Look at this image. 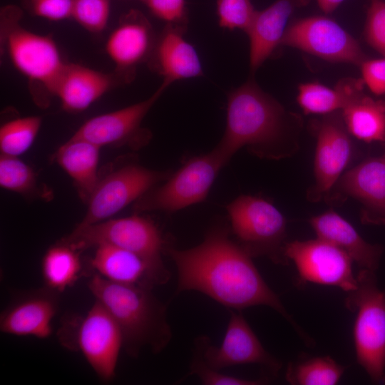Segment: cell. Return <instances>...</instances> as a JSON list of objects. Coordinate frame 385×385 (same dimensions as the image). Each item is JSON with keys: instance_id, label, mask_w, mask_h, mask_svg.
<instances>
[{"instance_id": "1", "label": "cell", "mask_w": 385, "mask_h": 385, "mask_svg": "<svg viewBox=\"0 0 385 385\" xmlns=\"http://www.w3.org/2000/svg\"><path fill=\"white\" fill-rule=\"evenodd\" d=\"M166 250L177 268L178 293L200 292L237 311L268 306L298 328L261 276L252 255L234 242L225 228L210 230L203 241L192 248Z\"/></svg>"}, {"instance_id": "2", "label": "cell", "mask_w": 385, "mask_h": 385, "mask_svg": "<svg viewBox=\"0 0 385 385\" xmlns=\"http://www.w3.org/2000/svg\"><path fill=\"white\" fill-rule=\"evenodd\" d=\"M285 127L282 106L249 80L227 95L225 130L215 148L227 161L245 146L261 158H284L292 154L283 146Z\"/></svg>"}, {"instance_id": "3", "label": "cell", "mask_w": 385, "mask_h": 385, "mask_svg": "<svg viewBox=\"0 0 385 385\" xmlns=\"http://www.w3.org/2000/svg\"><path fill=\"white\" fill-rule=\"evenodd\" d=\"M88 287L118 324L129 355L137 356L144 347L159 353L169 343L171 329L166 307L151 287L113 282L95 272Z\"/></svg>"}, {"instance_id": "4", "label": "cell", "mask_w": 385, "mask_h": 385, "mask_svg": "<svg viewBox=\"0 0 385 385\" xmlns=\"http://www.w3.org/2000/svg\"><path fill=\"white\" fill-rule=\"evenodd\" d=\"M356 288L347 292L346 307L356 312L354 342L356 359L372 381L385 384V292L376 272L360 270Z\"/></svg>"}, {"instance_id": "5", "label": "cell", "mask_w": 385, "mask_h": 385, "mask_svg": "<svg viewBox=\"0 0 385 385\" xmlns=\"http://www.w3.org/2000/svg\"><path fill=\"white\" fill-rule=\"evenodd\" d=\"M61 241L78 251L101 244L121 247L148 265L158 284L169 279V272L162 260L164 242L160 232L151 220L137 215L76 227Z\"/></svg>"}, {"instance_id": "6", "label": "cell", "mask_w": 385, "mask_h": 385, "mask_svg": "<svg viewBox=\"0 0 385 385\" xmlns=\"http://www.w3.org/2000/svg\"><path fill=\"white\" fill-rule=\"evenodd\" d=\"M21 16L20 9L15 6L1 10V27L8 56L21 74L52 95L66 63L54 40L22 27L19 23Z\"/></svg>"}, {"instance_id": "7", "label": "cell", "mask_w": 385, "mask_h": 385, "mask_svg": "<svg viewBox=\"0 0 385 385\" xmlns=\"http://www.w3.org/2000/svg\"><path fill=\"white\" fill-rule=\"evenodd\" d=\"M74 319L73 323L69 322L72 331L61 332V336L71 335L61 343L80 351L101 380L112 381L115 376L120 349L123 348L118 324L106 307L96 299L83 317Z\"/></svg>"}, {"instance_id": "8", "label": "cell", "mask_w": 385, "mask_h": 385, "mask_svg": "<svg viewBox=\"0 0 385 385\" xmlns=\"http://www.w3.org/2000/svg\"><path fill=\"white\" fill-rule=\"evenodd\" d=\"M227 162L216 148L190 159L162 186L139 198L135 211L175 212L203 201Z\"/></svg>"}, {"instance_id": "9", "label": "cell", "mask_w": 385, "mask_h": 385, "mask_svg": "<svg viewBox=\"0 0 385 385\" xmlns=\"http://www.w3.org/2000/svg\"><path fill=\"white\" fill-rule=\"evenodd\" d=\"M227 210L235 235L252 256L266 255L274 262L287 261L286 220L277 207L262 198L241 195Z\"/></svg>"}, {"instance_id": "10", "label": "cell", "mask_w": 385, "mask_h": 385, "mask_svg": "<svg viewBox=\"0 0 385 385\" xmlns=\"http://www.w3.org/2000/svg\"><path fill=\"white\" fill-rule=\"evenodd\" d=\"M170 175L168 171L153 170L133 164L113 171L99 180L87 200L86 215L76 227L109 219Z\"/></svg>"}, {"instance_id": "11", "label": "cell", "mask_w": 385, "mask_h": 385, "mask_svg": "<svg viewBox=\"0 0 385 385\" xmlns=\"http://www.w3.org/2000/svg\"><path fill=\"white\" fill-rule=\"evenodd\" d=\"M284 254L297 270L302 281L337 287L346 292L356 288L351 258L333 244L317 237L285 244Z\"/></svg>"}, {"instance_id": "12", "label": "cell", "mask_w": 385, "mask_h": 385, "mask_svg": "<svg viewBox=\"0 0 385 385\" xmlns=\"http://www.w3.org/2000/svg\"><path fill=\"white\" fill-rule=\"evenodd\" d=\"M332 62L361 65L365 60L358 42L339 24L324 16H311L289 25L281 42Z\"/></svg>"}, {"instance_id": "13", "label": "cell", "mask_w": 385, "mask_h": 385, "mask_svg": "<svg viewBox=\"0 0 385 385\" xmlns=\"http://www.w3.org/2000/svg\"><path fill=\"white\" fill-rule=\"evenodd\" d=\"M168 87L162 83L149 98L123 108L94 116L73 135L99 147L128 145L138 148L150 139V133L141 126L150 108Z\"/></svg>"}, {"instance_id": "14", "label": "cell", "mask_w": 385, "mask_h": 385, "mask_svg": "<svg viewBox=\"0 0 385 385\" xmlns=\"http://www.w3.org/2000/svg\"><path fill=\"white\" fill-rule=\"evenodd\" d=\"M209 342L206 337L197 339V355L214 369L257 364L277 371L281 366L279 361L265 349L240 312H231L223 341L219 346Z\"/></svg>"}, {"instance_id": "15", "label": "cell", "mask_w": 385, "mask_h": 385, "mask_svg": "<svg viewBox=\"0 0 385 385\" xmlns=\"http://www.w3.org/2000/svg\"><path fill=\"white\" fill-rule=\"evenodd\" d=\"M59 294L46 286L21 293L1 312V332L41 339L49 337L51 322L59 306Z\"/></svg>"}, {"instance_id": "16", "label": "cell", "mask_w": 385, "mask_h": 385, "mask_svg": "<svg viewBox=\"0 0 385 385\" xmlns=\"http://www.w3.org/2000/svg\"><path fill=\"white\" fill-rule=\"evenodd\" d=\"M351 143L339 120L328 117L320 123L314 162V183L307 193L312 202L319 201L341 178L351 157Z\"/></svg>"}, {"instance_id": "17", "label": "cell", "mask_w": 385, "mask_h": 385, "mask_svg": "<svg viewBox=\"0 0 385 385\" xmlns=\"http://www.w3.org/2000/svg\"><path fill=\"white\" fill-rule=\"evenodd\" d=\"M155 41L150 24L136 10L126 14L110 34L105 50L125 82L130 81L135 68L149 59Z\"/></svg>"}, {"instance_id": "18", "label": "cell", "mask_w": 385, "mask_h": 385, "mask_svg": "<svg viewBox=\"0 0 385 385\" xmlns=\"http://www.w3.org/2000/svg\"><path fill=\"white\" fill-rule=\"evenodd\" d=\"M339 180L342 192L361 204L363 223L385 225V153L365 160Z\"/></svg>"}, {"instance_id": "19", "label": "cell", "mask_w": 385, "mask_h": 385, "mask_svg": "<svg viewBox=\"0 0 385 385\" xmlns=\"http://www.w3.org/2000/svg\"><path fill=\"white\" fill-rule=\"evenodd\" d=\"M185 29L166 25L156 38L149 58L150 66L167 87L184 79L203 75L202 63L194 46L184 37Z\"/></svg>"}, {"instance_id": "20", "label": "cell", "mask_w": 385, "mask_h": 385, "mask_svg": "<svg viewBox=\"0 0 385 385\" xmlns=\"http://www.w3.org/2000/svg\"><path fill=\"white\" fill-rule=\"evenodd\" d=\"M118 83L111 75L73 63H66L58 78L52 95L71 113L86 110Z\"/></svg>"}, {"instance_id": "21", "label": "cell", "mask_w": 385, "mask_h": 385, "mask_svg": "<svg viewBox=\"0 0 385 385\" xmlns=\"http://www.w3.org/2000/svg\"><path fill=\"white\" fill-rule=\"evenodd\" d=\"M309 222L317 237L345 252L361 270L376 271L384 251L383 247L366 242L338 213L327 211L312 217Z\"/></svg>"}, {"instance_id": "22", "label": "cell", "mask_w": 385, "mask_h": 385, "mask_svg": "<svg viewBox=\"0 0 385 385\" xmlns=\"http://www.w3.org/2000/svg\"><path fill=\"white\" fill-rule=\"evenodd\" d=\"M295 6V0H277L265 9L255 11L246 31L250 40L252 71L261 66L281 45Z\"/></svg>"}, {"instance_id": "23", "label": "cell", "mask_w": 385, "mask_h": 385, "mask_svg": "<svg viewBox=\"0 0 385 385\" xmlns=\"http://www.w3.org/2000/svg\"><path fill=\"white\" fill-rule=\"evenodd\" d=\"M90 260L92 268L105 279L120 284L157 285L148 265L139 256L121 247L101 244Z\"/></svg>"}, {"instance_id": "24", "label": "cell", "mask_w": 385, "mask_h": 385, "mask_svg": "<svg viewBox=\"0 0 385 385\" xmlns=\"http://www.w3.org/2000/svg\"><path fill=\"white\" fill-rule=\"evenodd\" d=\"M101 147L72 136L56 151L54 159L74 182L81 199L86 201L96 187Z\"/></svg>"}, {"instance_id": "25", "label": "cell", "mask_w": 385, "mask_h": 385, "mask_svg": "<svg viewBox=\"0 0 385 385\" xmlns=\"http://www.w3.org/2000/svg\"><path fill=\"white\" fill-rule=\"evenodd\" d=\"M347 130L366 143L385 141V103L361 93L343 110Z\"/></svg>"}, {"instance_id": "26", "label": "cell", "mask_w": 385, "mask_h": 385, "mask_svg": "<svg viewBox=\"0 0 385 385\" xmlns=\"http://www.w3.org/2000/svg\"><path fill=\"white\" fill-rule=\"evenodd\" d=\"M361 91V83L354 81L343 82L335 88L305 83L298 88L297 102L307 114H329L343 110Z\"/></svg>"}, {"instance_id": "27", "label": "cell", "mask_w": 385, "mask_h": 385, "mask_svg": "<svg viewBox=\"0 0 385 385\" xmlns=\"http://www.w3.org/2000/svg\"><path fill=\"white\" fill-rule=\"evenodd\" d=\"M81 270L78 250L62 241L48 248L42 259L44 286L58 293L72 286Z\"/></svg>"}, {"instance_id": "28", "label": "cell", "mask_w": 385, "mask_h": 385, "mask_svg": "<svg viewBox=\"0 0 385 385\" xmlns=\"http://www.w3.org/2000/svg\"><path fill=\"white\" fill-rule=\"evenodd\" d=\"M344 369L330 356H316L290 364L286 379L294 385H334L338 383Z\"/></svg>"}, {"instance_id": "29", "label": "cell", "mask_w": 385, "mask_h": 385, "mask_svg": "<svg viewBox=\"0 0 385 385\" xmlns=\"http://www.w3.org/2000/svg\"><path fill=\"white\" fill-rule=\"evenodd\" d=\"M39 116L15 118L0 128L1 154L16 156L25 153L33 144L41 128Z\"/></svg>"}, {"instance_id": "30", "label": "cell", "mask_w": 385, "mask_h": 385, "mask_svg": "<svg viewBox=\"0 0 385 385\" xmlns=\"http://www.w3.org/2000/svg\"><path fill=\"white\" fill-rule=\"evenodd\" d=\"M0 185L4 189L29 195L36 191V175L34 170L18 157L1 154Z\"/></svg>"}, {"instance_id": "31", "label": "cell", "mask_w": 385, "mask_h": 385, "mask_svg": "<svg viewBox=\"0 0 385 385\" xmlns=\"http://www.w3.org/2000/svg\"><path fill=\"white\" fill-rule=\"evenodd\" d=\"M110 14V0H72L71 18L89 32H102Z\"/></svg>"}, {"instance_id": "32", "label": "cell", "mask_w": 385, "mask_h": 385, "mask_svg": "<svg viewBox=\"0 0 385 385\" xmlns=\"http://www.w3.org/2000/svg\"><path fill=\"white\" fill-rule=\"evenodd\" d=\"M256 10L251 0H217V15L220 27L246 32Z\"/></svg>"}, {"instance_id": "33", "label": "cell", "mask_w": 385, "mask_h": 385, "mask_svg": "<svg viewBox=\"0 0 385 385\" xmlns=\"http://www.w3.org/2000/svg\"><path fill=\"white\" fill-rule=\"evenodd\" d=\"M364 34L369 46L385 56V1L384 0H371Z\"/></svg>"}, {"instance_id": "34", "label": "cell", "mask_w": 385, "mask_h": 385, "mask_svg": "<svg viewBox=\"0 0 385 385\" xmlns=\"http://www.w3.org/2000/svg\"><path fill=\"white\" fill-rule=\"evenodd\" d=\"M156 18L167 24L186 30L188 12L185 0H140Z\"/></svg>"}, {"instance_id": "35", "label": "cell", "mask_w": 385, "mask_h": 385, "mask_svg": "<svg viewBox=\"0 0 385 385\" xmlns=\"http://www.w3.org/2000/svg\"><path fill=\"white\" fill-rule=\"evenodd\" d=\"M190 374L195 375L205 385H257L265 381L247 379L222 374L207 365L197 354L190 366Z\"/></svg>"}, {"instance_id": "36", "label": "cell", "mask_w": 385, "mask_h": 385, "mask_svg": "<svg viewBox=\"0 0 385 385\" xmlns=\"http://www.w3.org/2000/svg\"><path fill=\"white\" fill-rule=\"evenodd\" d=\"M26 8L34 16L59 21L71 18L72 0H24Z\"/></svg>"}, {"instance_id": "37", "label": "cell", "mask_w": 385, "mask_h": 385, "mask_svg": "<svg viewBox=\"0 0 385 385\" xmlns=\"http://www.w3.org/2000/svg\"><path fill=\"white\" fill-rule=\"evenodd\" d=\"M361 66L364 83L376 95L385 94V56L365 59Z\"/></svg>"}, {"instance_id": "38", "label": "cell", "mask_w": 385, "mask_h": 385, "mask_svg": "<svg viewBox=\"0 0 385 385\" xmlns=\"http://www.w3.org/2000/svg\"><path fill=\"white\" fill-rule=\"evenodd\" d=\"M343 1L344 0H317L321 9L327 14L334 11Z\"/></svg>"}]
</instances>
